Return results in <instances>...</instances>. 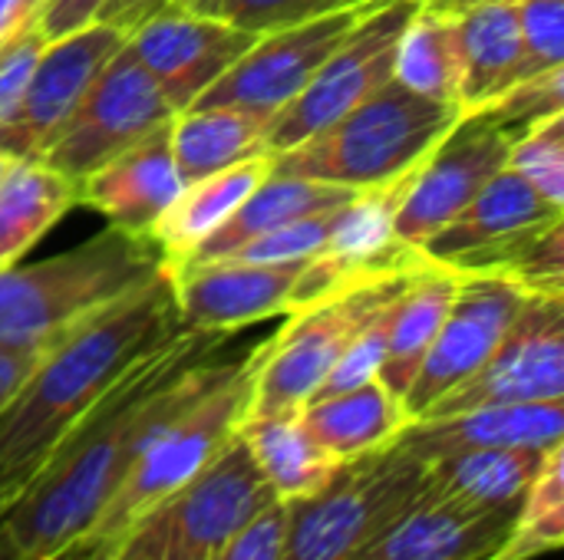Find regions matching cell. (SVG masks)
Listing matches in <instances>:
<instances>
[{"mask_svg":"<svg viewBox=\"0 0 564 560\" xmlns=\"http://www.w3.org/2000/svg\"><path fill=\"white\" fill-rule=\"evenodd\" d=\"M225 343L228 333L182 327L142 353L53 446L0 518L20 560L53 558L89 535L142 446L231 366Z\"/></svg>","mask_w":564,"mask_h":560,"instance_id":"6da1fadb","label":"cell"},{"mask_svg":"<svg viewBox=\"0 0 564 560\" xmlns=\"http://www.w3.org/2000/svg\"><path fill=\"white\" fill-rule=\"evenodd\" d=\"M178 330L175 297L159 271L46 347L0 416V479L33 472L142 353Z\"/></svg>","mask_w":564,"mask_h":560,"instance_id":"7a4b0ae2","label":"cell"},{"mask_svg":"<svg viewBox=\"0 0 564 560\" xmlns=\"http://www.w3.org/2000/svg\"><path fill=\"white\" fill-rule=\"evenodd\" d=\"M162 271L149 238L106 228L36 264L0 267V347L43 353L76 323Z\"/></svg>","mask_w":564,"mask_h":560,"instance_id":"3957f363","label":"cell"},{"mask_svg":"<svg viewBox=\"0 0 564 560\" xmlns=\"http://www.w3.org/2000/svg\"><path fill=\"white\" fill-rule=\"evenodd\" d=\"M459 116L456 106L390 79L307 142L278 152L274 172L347 188L383 185L416 168Z\"/></svg>","mask_w":564,"mask_h":560,"instance_id":"277c9868","label":"cell"},{"mask_svg":"<svg viewBox=\"0 0 564 560\" xmlns=\"http://www.w3.org/2000/svg\"><path fill=\"white\" fill-rule=\"evenodd\" d=\"M264 340L248 353H238L231 366L215 380L198 399H192L182 413H175L139 452L96 525L83 538L93 551L119 541L149 508H155L165 495L192 482L241 429L251 396V380L261 360Z\"/></svg>","mask_w":564,"mask_h":560,"instance_id":"5b68a950","label":"cell"},{"mask_svg":"<svg viewBox=\"0 0 564 560\" xmlns=\"http://www.w3.org/2000/svg\"><path fill=\"white\" fill-rule=\"evenodd\" d=\"M278 498L235 436L192 482L149 508L119 541L89 560H208Z\"/></svg>","mask_w":564,"mask_h":560,"instance_id":"8992f818","label":"cell"},{"mask_svg":"<svg viewBox=\"0 0 564 560\" xmlns=\"http://www.w3.org/2000/svg\"><path fill=\"white\" fill-rule=\"evenodd\" d=\"M423 492V462L397 442L344 462L311 498L284 505L281 560H350Z\"/></svg>","mask_w":564,"mask_h":560,"instance_id":"52a82bcc","label":"cell"},{"mask_svg":"<svg viewBox=\"0 0 564 560\" xmlns=\"http://www.w3.org/2000/svg\"><path fill=\"white\" fill-rule=\"evenodd\" d=\"M413 274L364 281L304 310L288 314V320L264 340V350L251 380L245 419L304 409L317 396L321 383L327 380L347 340L364 327V320L373 310H380L390 297H397Z\"/></svg>","mask_w":564,"mask_h":560,"instance_id":"ba28073f","label":"cell"},{"mask_svg":"<svg viewBox=\"0 0 564 560\" xmlns=\"http://www.w3.org/2000/svg\"><path fill=\"white\" fill-rule=\"evenodd\" d=\"M420 3L423 0H373V7L347 30V36L334 46L304 92L294 96L268 122V152L278 155L307 142L357 102L373 96L380 86H387L393 79L400 33Z\"/></svg>","mask_w":564,"mask_h":560,"instance_id":"9c48e42d","label":"cell"},{"mask_svg":"<svg viewBox=\"0 0 564 560\" xmlns=\"http://www.w3.org/2000/svg\"><path fill=\"white\" fill-rule=\"evenodd\" d=\"M175 109L145 66L126 46L102 66L79 109L40 155L43 165L79 182L112 155L132 149L145 135L165 129Z\"/></svg>","mask_w":564,"mask_h":560,"instance_id":"30bf717a","label":"cell"},{"mask_svg":"<svg viewBox=\"0 0 564 560\" xmlns=\"http://www.w3.org/2000/svg\"><path fill=\"white\" fill-rule=\"evenodd\" d=\"M373 7V0H357L340 10L258 33L245 56L221 73L192 106H231L261 119H274L327 63L334 46L347 30Z\"/></svg>","mask_w":564,"mask_h":560,"instance_id":"8fae6325","label":"cell"},{"mask_svg":"<svg viewBox=\"0 0 564 560\" xmlns=\"http://www.w3.org/2000/svg\"><path fill=\"white\" fill-rule=\"evenodd\" d=\"M564 399V297H529L496 353L423 416Z\"/></svg>","mask_w":564,"mask_h":560,"instance_id":"7c38bea8","label":"cell"},{"mask_svg":"<svg viewBox=\"0 0 564 560\" xmlns=\"http://www.w3.org/2000/svg\"><path fill=\"white\" fill-rule=\"evenodd\" d=\"M509 149L512 132H506L489 112H463L416 168L397 208V241L423 248L486 188L496 172L506 168Z\"/></svg>","mask_w":564,"mask_h":560,"instance_id":"4fadbf2b","label":"cell"},{"mask_svg":"<svg viewBox=\"0 0 564 560\" xmlns=\"http://www.w3.org/2000/svg\"><path fill=\"white\" fill-rule=\"evenodd\" d=\"M307 261L248 264L231 257L215 261H162L175 314L188 330L235 333L251 323L294 314V290Z\"/></svg>","mask_w":564,"mask_h":560,"instance_id":"5bb4252c","label":"cell"},{"mask_svg":"<svg viewBox=\"0 0 564 560\" xmlns=\"http://www.w3.org/2000/svg\"><path fill=\"white\" fill-rule=\"evenodd\" d=\"M126 40L129 33L99 20L46 40L30 73L20 112L0 132V149L13 158H40Z\"/></svg>","mask_w":564,"mask_h":560,"instance_id":"9a60e30c","label":"cell"},{"mask_svg":"<svg viewBox=\"0 0 564 560\" xmlns=\"http://www.w3.org/2000/svg\"><path fill=\"white\" fill-rule=\"evenodd\" d=\"M254 40L258 33L215 13L159 7L129 33V50L165 92L172 109L182 112L221 73H228Z\"/></svg>","mask_w":564,"mask_h":560,"instance_id":"2e32d148","label":"cell"},{"mask_svg":"<svg viewBox=\"0 0 564 560\" xmlns=\"http://www.w3.org/2000/svg\"><path fill=\"white\" fill-rule=\"evenodd\" d=\"M532 294L499 277H459L449 314L403 403L416 419L449 389L466 383L502 343Z\"/></svg>","mask_w":564,"mask_h":560,"instance_id":"e0dca14e","label":"cell"},{"mask_svg":"<svg viewBox=\"0 0 564 560\" xmlns=\"http://www.w3.org/2000/svg\"><path fill=\"white\" fill-rule=\"evenodd\" d=\"M182 188L185 182L175 168L165 125L135 142L132 149L112 155L106 165L83 175L76 182V198L79 205L99 211L109 228L149 238V228L159 221V215L175 201Z\"/></svg>","mask_w":564,"mask_h":560,"instance_id":"ac0fdd59","label":"cell"},{"mask_svg":"<svg viewBox=\"0 0 564 560\" xmlns=\"http://www.w3.org/2000/svg\"><path fill=\"white\" fill-rule=\"evenodd\" d=\"M512 518L516 512H473L423 488L350 560H479L506 538Z\"/></svg>","mask_w":564,"mask_h":560,"instance_id":"d6986e66","label":"cell"},{"mask_svg":"<svg viewBox=\"0 0 564 560\" xmlns=\"http://www.w3.org/2000/svg\"><path fill=\"white\" fill-rule=\"evenodd\" d=\"M558 442H564V399L413 419L397 439V446L420 462L473 449H552Z\"/></svg>","mask_w":564,"mask_h":560,"instance_id":"ffe728a7","label":"cell"},{"mask_svg":"<svg viewBox=\"0 0 564 560\" xmlns=\"http://www.w3.org/2000/svg\"><path fill=\"white\" fill-rule=\"evenodd\" d=\"M459 26V112H479L522 79L516 0H449Z\"/></svg>","mask_w":564,"mask_h":560,"instance_id":"44dd1931","label":"cell"},{"mask_svg":"<svg viewBox=\"0 0 564 560\" xmlns=\"http://www.w3.org/2000/svg\"><path fill=\"white\" fill-rule=\"evenodd\" d=\"M564 208L549 205L529 182H522L509 165L496 172L486 188L449 221L443 224L423 248H416L433 264H449L463 254L489 248L502 238L539 228L552 218H562Z\"/></svg>","mask_w":564,"mask_h":560,"instance_id":"7402d4cb","label":"cell"},{"mask_svg":"<svg viewBox=\"0 0 564 560\" xmlns=\"http://www.w3.org/2000/svg\"><path fill=\"white\" fill-rule=\"evenodd\" d=\"M549 449H473L423 462V488L443 502L512 515L535 482Z\"/></svg>","mask_w":564,"mask_h":560,"instance_id":"603a6c76","label":"cell"},{"mask_svg":"<svg viewBox=\"0 0 564 560\" xmlns=\"http://www.w3.org/2000/svg\"><path fill=\"white\" fill-rule=\"evenodd\" d=\"M271 172H274V155L261 152L231 168L188 182L175 195V201L159 215V221L149 228V241L162 251V261L188 257L202 241H208L238 211V205Z\"/></svg>","mask_w":564,"mask_h":560,"instance_id":"cb8c5ba5","label":"cell"},{"mask_svg":"<svg viewBox=\"0 0 564 560\" xmlns=\"http://www.w3.org/2000/svg\"><path fill=\"white\" fill-rule=\"evenodd\" d=\"M301 419L307 432L337 462H354L390 449L413 422L406 403L383 380H370L357 389L311 399L301 409Z\"/></svg>","mask_w":564,"mask_h":560,"instance_id":"d4e9b609","label":"cell"},{"mask_svg":"<svg viewBox=\"0 0 564 560\" xmlns=\"http://www.w3.org/2000/svg\"><path fill=\"white\" fill-rule=\"evenodd\" d=\"M360 188H347V185H330V182H314V178H297V175H278L271 172L241 205L238 211L208 238L202 241L188 257L182 261H215L225 257L238 248H245L248 241L301 221L307 215L327 211V208H340L347 205Z\"/></svg>","mask_w":564,"mask_h":560,"instance_id":"484cf974","label":"cell"},{"mask_svg":"<svg viewBox=\"0 0 564 560\" xmlns=\"http://www.w3.org/2000/svg\"><path fill=\"white\" fill-rule=\"evenodd\" d=\"M238 436L245 439L258 472L281 505L311 498L344 465L307 432L301 409L278 416H248Z\"/></svg>","mask_w":564,"mask_h":560,"instance_id":"4316f807","label":"cell"},{"mask_svg":"<svg viewBox=\"0 0 564 560\" xmlns=\"http://www.w3.org/2000/svg\"><path fill=\"white\" fill-rule=\"evenodd\" d=\"M268 119L231 106H188L169 122V145L182 182H195L268 152Z\"/></svg>","mask_w":564,"mask_h":560,"instance_id":"83f0119b","label":"cell"},{"mask_svg":"<svg viewBox=\"0 0 564 560\" xmlns=\"http://www.w3.org/2000/svg\"><path fill=\"white\" fill-rule=\"evenodd\" d=\"M456 287H459V277L430 261V267H423L416 277H410L406 290L400 294L393 320H390L383 370H380V380L400 399L413 386V380H416V373L449 314Z\"/></svg>","mask_w":564,"mask_h":560,"instance_id":"f1b7e54d","label":"cell"},{"mask_svg":"<svg viewBox=\"0 0 564 560\" xmlns=\"http://www.w3.org/2000/svg\"><path fill=\"white\" fill-rule=\"evenodd\" d=\"M76 205L73 178L40 158H20L0 182V267L20 264V257Z\"/></svg>","mask_w":564,"mask_h":560,"instance_id":"f546056e","label":"cell"},{"mask_svg":"<svg viewBox=\"0 0 564 560\" xmlns=\"http://www.w3.org/2000/svg\"><path fill=\"white\" fill-rule=\"evenodd\" d=\"M393 79L459 109V26L449 0H423L397 43Z\"/></svg>","mask_w":564,"mask_h":560,"instance_id":"4dcf8cb0","label":"cell"},{"mask_svg":"<svg viewBox=\"0 0 564 560\" xmlns=\"http://www.w3.org/2000/svg\"><path fill=\"white\" fill-rule=\"evenodd\" d=\"M456 277H499L532 297H564V218L440 264Z\"/></svg>","mask_w":564,"mask_h":560,"instance_id":"1f68e13d","label":"cell"},{"mask_svg":"<svg viewBox=\"0 0 564 560\" xmlns=\"http://www.w3.org/2000/svg\"><path fill=\"white\" fill-rule=\"evenodd\" d=\"M564 545V442L542 459L506 538L479 560H535Z\"/></svg>","mask_w":564,"mask_h":560,"instance_id":"d6a6232c","label":"cell"},{"mask_svg":"<svg viewBox=\"0 0 564 560\" xmlns=\"http://www.w3.org/2000/svg\"><path fill=\"white\" fill-rule=\"evenodd\" d=\"M506 165L549 205L564 208V112H555L516 135Z\"/></svg>","mask_w":564,"mask_h":560,"instance_id":"836d02e7","label":"cell"},{"mask_svg":"<svg viewBox=\"0 0 564 560\" xmlns=\"http://www.w3.org/2000/svg\"><path fill=\"white\" fill-rule=\"evenodd\" d=\"M479 112H489L506 132H512V139L522 135L529 125H535L555 112H564V66H555L539 76L516 79L502 96H496Z\"/></svg>","mask_w":564,"mask_h":560,"instance_id":"e575fe53","label":"cell"},{"mask_svg":"<svg viewBox=\"0 0 564 560\" xmlns=\"http://www.w3.org/2000/svg\"><path fill=\"white\" fill-rule=\"evenodd\" d=\"M340 208H327V211L307 215L301 221L281 224V228L248 241L245 248H238V251H231L225 257L248 261V264H294V261H307V257H314L327 244Z\"/></svg>","mask_w":564,"mask_h":560,"instance_id":"d590c367","label":"cell"},{"mask_svg":"<svg viewBox=\"0 0 564 560\" xmlns=\"http://www.w3.org/2000/svg\"><path fill=\"white\" fill-rule=\"evenodd\" d=\"M522 30V79L564 66V0H516Z\"/></svg>","mask_w":564,"mask_h":560,"instance_id":"8d00e7d4","label":"cell"},{"mask_svg":"<svg viewBox=\"0 0 564 560\" xmlns=\"http://www.w3.org/2000/svg\"><path fill=\"white\" fill-rule=\"evenodd\" d=\"M347 3L357 0H218L215 3V17L251 30V33H268L278 26H291L301 20H314L321 13L340 10Z\"/></svg>","mask_w":564,"mask_h":560,"instance_id":"74e56055","label":"cell"},{"mask_svg":"<svg viewBox=\"0 0 564 560\" xmlns=\"http://www.w3.org/2000/svg\"><path fill=\"white\" fill-rule=\"evenodd\" d=\"M43 46L46 40L36 30V23H26L23 30H17L10 40L0 43V132L17 119L30 73Z\"/></svg>","mask_w":564,"mask_h":560,"instance_id":"f35d334b","label":"cell"},{"mask_svg":"<svg viewBox=\"0 0 564 560\" xmlns=\"http://www.w3.org/2000/svg\"><path fill=\"white\" fill-rule=\"evenodd\" d=\"M281 545H284V505L274 502L208 560H281Z\"/></svg>","mask_w":564,"mask_h":560,"instance_id":"ab89813d","label":"cell"},{"mask_svg":"<svg viewBox=\"0 0 564 560\" xmlns=\"http://www.w3.org/2000/svg\"><path fill=\"white\" fill-rule=\"evenodd\" d=\"M106 0H43L36 13V30L43 40H56L63 33H73L99 17Z\"/></svg>","mask_w":564,"mask_h":560,"instance_id":"60d3db41","label":"cell"},{"mask_svg":"<svg viewBox=\"0 0 564 560\" xmlns=\"http://www.w3.org/2000/svg\"><path fill=\"white\" fill-rule=\"evenodd\" d=\"M40 353L36 350H13V347H0V416L10 406V399L20 393L23 380L30 376V370L36 366Z\"/></svg>","mask_w":564,"mask_h":560,"instance_id":"b9f144b4","label":"cell"},{"mask_svg":"<svg viewBox=\"0 0 564 560\" xmlns=\"http://www.w3.org/2000/svg\"><path fill=\"white\" fill-rule=\"evenodd\" d=\"M162 0H106L99 10V23H109L122 33H132Z\"/></svg>","mask_w":564,"mask_h":560,"instance_id":"7bdbcfd3","label":"cell"},{"mask_svg":"<svg viewBox=\"0 0 564 560\" xmlns=\"http://www.w3.org/2000/svg\"><path fill=\"white\" fill-rule=\"evenodd\" d=\"M43 0H0V43L10 40L26 23H36Z\"/></svg>","mask_w":564,"mask_h":560,"instance_id":"ee69618b","label":"cell"},{"mask_svg":"<svg viewBox=\"0 0 564 560\" xmlns=\"http://www.w3.org/2000/svg\"><path fill=\"white\" fill-rule=\"evenodd\" d=\"M33 472H26V475H10V479H0V518L7 515V508L13 505V498L20 495V488L26 485V479H30Z\"/></svg>","mask_w":564,"mask_h":560,"instance_id":"f6af8a7d","label":"cell"},{"mask_svg":"<svg viewBox=\"0 0 564 560\" xmlns=\"http://www.w3.org/2000/svg\"><path fill=\"white\" fill-rule=\"evenodd\" d=\"M218 0H162L159 7H182V10H195V13H212ZM155 7V10H159Z\"/></svg>","mask_w":564,"mask_h":560,"instance_id":"bcb514c9","label":"cell"},{"mask_svg":"<svg viewBox=\"0 0 564 560\" xmlns=\"http://www.w3.org/2000/svg\"><path fill=\"white\" fill-rule=\"evenodd\" d=\"M46 560H89V545H86V541H76V545H69V548L56 551L53 558H46Z\"/></svg>","mask_w":564,"mask_h":560,"instance_id":"7dc6e473","label":"cell"},{"mask_svg":"<svg viewBox=\"0 0 564 560\" xmlns=\"http://www.w3.org/2000/svg\"><path fill=\"white\" fill-rule=\"evenodd\" d=\"M0 560H20L17 548H13V541L3 535V528H0Z\"/></svg>","mask_w":564,"mask_h":560,"instance_id":"c3c4849f","label":"cell"},{"mask_svg":"<svg viewBox=\"0 0 564 560\" xmlns=\"http://www.w3.org/2000/svg\"><path fill=\"white\" fill-rule=\"evenodd\" d=\"M17 162H20V158H13L10 152H3V149H0V182L7 178V172H10V168H13Z\"/></svg>","mask_w":564,"mask_h":560,"instance_id":"681fc988","label":"cell"}]
</instances>
